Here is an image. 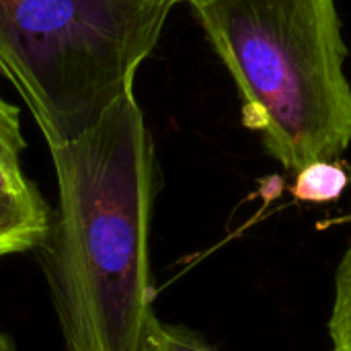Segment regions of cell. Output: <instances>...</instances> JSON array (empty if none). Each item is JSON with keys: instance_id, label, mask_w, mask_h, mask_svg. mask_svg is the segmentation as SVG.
I'll use <instances>...</instances> for the list:
<instances>
[{"instance_id": "1", "label": "cell", "mask_w": 351, "mask_h": 351, "mask_svg": "<svg viewBox=\"0 0 351 351\" xmlns=\"http://www.w3.org/2000/svg\"><path fill=\"white\" fill-rule=\"evenodd\" d=\"M58 208L41 251L64 351H142L154 321L152 136L134 93L49 148Z\"/></svg>"}, {"instance_id": "4", "label": "cell", "mask_w": 351, "mask_h": 351, "mask_svg": "<svg viewBox=\"0 0 351 351\" xmlns=\"http://www.w3.org/2000/svg\"><path fill=\"white\" fill-rule=\"evenodd\" d=\"M25 146L19 109L0 97V204L49 226L51 210L35 185L23 175L21 154Z\"/></svg>"}, {"instance_id": "3", "label": "cell", "mask_w": 351, "mask_h": 351, "mask_svg": "<svg viewBox=\"0 0 351 351\" xmlns=\"http://www.w3.org/2000/svg\"><path fill=\"white\" fill-rule=\"evenodd\" d=\"M181 0H0V72L49 148L76 140L134 93Z\"/></svg>"}, {"instance_id": "10", "label": "cell", "mask_w": 351, "mask_h": 351, "mask_svg": "<svg viewBox=\"0 0 351 351\" xmlns=\"http://www.w3.org/2000/svg\"><path fill=\"white\" fill-rule=\"evenodd\" d=\"M181 2H185V0H181Z\"/></svg>"}, {"instance_id": "2", "label": "cell", "mask_w": 351, "mask_h": 351, "mask_svg": "<svg viewBox=\"0 0 351 351\" xmlns=\"http://www.w3.org/2000/svg\"><path fill=\"white\" fill-rule=\"evenodd\" d=\"M243 97L245 125L292 173L351 146L335 0H185Z\"/></svg>"}, {"instance_id": "8", "label": "cell", "mask_w": 351, "mask_h": 351, "mask_svg": "<svg viewBox=\"0 0 351 351\" xmlns=\"http://www.w3.org/2000/svg\"><path fill=\"white\" fill-rule=\"evenodd\" d=\"M142 351H216L210 348L202 337H197L193 331L179 327V325H167L160 319L154 317L146 331L144 348Z\"/></svg>"}, {"instance_id": "7", "label": "cell", "mask_w": 351, "mask_h": 351, "mask_svg": "<svg viewBox=\"0 0 351 351\" xmlns=\"http://www.w3.org/2000/svg\"><path fill=\"white\" fill-rule=\"evenodd\" d=\"M49 226L0 204V259L16 253L37 251L47 239Z\"/></svg>"}, {"instance_id": "9", "label": "cell", "mask_w": 351, "mask_h": 351, "mask_svg": "<svg viewBox=\"0 0 351 351\" xmlns=\"http://www.w3.org/2000/svg\"><path fill=\"white\" fill-rule=\"evenodd\" d=\"M12 350V343L8 341V337L0 331V351H10Z\"/></svg>"}, {"instance_id": "6", "label": "cell", "mask_w": 351, "mask_h": 351, "mask_svg": "<svg viewBox=\"0 0 351 351\" xmlns=\"http://www.w3.org/2000/svg\"><path fill=\"white\" fill-rule=\"evenodd\" d=\"M329 339L331 351H351V239L335 271Z\"/></svg>"}, {"instance_id": "5", "label": "cell", "mask_w": 351, "mask_h": 351, "mask_svg": "<svg viewBox=\"0 0 351 351\" xmlns=\"http://www.w3.org/2000/svg\"><path fill=\"white\" fill-rule=\"evenodd\" d=\"M348 185L350 175L337 160H321L296 173L292 195L302 204H329L339 199Z\"/></svg>"}]
</instances>
